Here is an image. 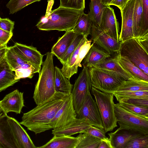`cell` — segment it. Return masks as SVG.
<instances>
[{
  "label": "cell",
  "mask_w": 148,
  "mask_h": 148,
  "mask_svg": "<svg viewBox=\"0 0 148 148\" xmlns=\"http://www.w3.org/2000/svg\"><path fill=\"white\" fill-rule=\"evenodd\" d=\"M69 96L56 92L49 100L24 113L20 123L36 134L52 129L51 120Z\"/></svg>",
  "instance_id": "cell-1"
},
{
  "label": "cell",
  "mask_w": 148,
  "mask_h": 148,
  "mask_svg": "<svg viewBox=\"0 0 148 148\" xmlns=\"http://www.w3.org/2000/svg\"><path fill=\"white\" fill-rule=\"evenodd\" d=\"M48 1L45 15L42 16L36 26L40 30H57L66 32L72 29L84 10H77L59 6L53 10V1Z\"/></svg>",
  "instance_id": "cell-2"
},
{
  "label": "cell",
  "mask_w": 148,
  "mask_h": 148,
  "mask_svg": "<svg viewBox=\"0 0 148 148\" xmlns=\"http://www.w3.org/2000/svg\"><path fill=\"white\" fill-rule=\"evenodd\" d=\"M39 73L35 85L33 98L38 105L49 100L56 92L55 89V71L53 63L54 54L48 52Z\"/></svg>",
  "instance_id": "cell-3"
},
{
  "label": "cell",
  "mask_w": 148,
  "mask_h": 148,
  "mask_svg": "<svg viewBox=\"0 0 148 148\" xmlns=\"http://www.w3.org/2000/svg\"><path fill=\"white\" fill-rule=\"evenodd\" d=\"M91 91L98 108L105 133L112 131L117 126L113 93L102 92L92 86Z\"/></svg>",
  "instance_id": "cell-4"
},
{
  "label": "cell",
  "mask_w": 148,
  "mask_h": 148,
  "mask_svg": "<svg viewBox=\"0 0 148 148\" xmlns=\"http://www.w3.org/2000/svg\"><path fill=\"white\" fill-rule=\"evenodd\" d=\"M92 86L103 92L114 93L126 80L121 76L111 71L97 67L89 69Z\"/></svg>",
  "instance_id": "cell-5"
},
{
  "label": "cell",
  "mask_w": 148,
  "mask_h": 148,
  "mask_svg": "<svg viewBox=\"0 0 148 148\" xmlns=\"http://www.w3.org/2000/svg\"><path fill=\"white\" fill-rule=\"evenodd\" d=\"M118 53L127 57L148 75V52L142 47L135 38L121 42Z\"/></svg>",
  "instance_id": "cell-6"
},
{
  "label": "cell",
  "mask_w": 148,
  "mask_h": 148,
  "mask_svg": "<svg viewBox=\"0 0 148 148\" xmlns=\"http://www.w3.org/2000/svg\"><path fill=\"white\" fill-rule=\"evenodd\" d=\"M115 116L119 127L116 130L126 129L148 134V119L134 114L118 103L114 104Z\"/></svg>",
  "instance_id": "cell-7"
},
{
  "label": "cell",
  "mask_w": 148,
  "mask_h": 148,
  "mask_svg": "<svg viewBox=\"0 0 148 148\" xmlns=\"http://www.w3.org/2000/svg\"><path fill=\"white\" fill-rule=\"evenodd\" d=\"M83 68L73 86L71 95L74 109L78 114L91 84L89 69L83 66Z\"/></svg>",
  "instance_id": "cell-8"
},
{
  "label": "cell",
  "mask_w": 148,
  "mask_h": 148,
  "mask_svg": "<svg viewBox=\"0 0 148 148\" xmlns=\"http://www.w3.org/2000/svg\"><path fill=\"white\" fill-rule=\"evenodd\" d=\"M76 118L88 119L93 126L103 129L100 113L96 102L88 91Z\"/></svg>",
  "instance_id": "cell-9"
},
{
  "label": "cell",
  "mask_w": 148,
  "mask_h": 148,
  "mask_svg": "<svg viewBox=\"0 0 148 148\" xmlns=\"http://www.w3.org/2000/svg\"><path fill=\"white\" fill-rule=\"evenodd\" d=\"M90 35L93 43L110 55L118 53L121 42L92 24Z\"/></svg>",
  "instance_id": "cell-10"
},
{
  "label": "cell",
  "mask_w": 148,
  "mask_h": 148,
  "mask_svg": "<svg viewBox=\"0 0 148 148\" xmlns=\"http://www.w3.org/2000/svg\"><path fill=\"white\" fill-rule=\"evenodd\" d=\"M76 116L77 114L74 107L71 94L51 120V125L53 129L64 128L69 125L76 118Z\"/></svg>",
  "instance_id": "cell-11"
},
{
  "label": "cell",
  "mask_w": 148,
  "mask_h": 148,
  "mask_svg": "<svg viewBox=\"0 0 148 148\" xmlns=\"http://www.w3.org/2000/svg\"><path fill=\"white\" fill-rule=\"evenodd\" d=\"M135 0H129L120 9L122 24L119 40L123 42L134 38L133 14Z\"/></svg>",
  "instance_id": "cell-12"
},
{
  "label": "cell",
  "mask_w": 148,
  "mask_h": 148,
  "mask_svg": "<svg viewBox=\"0 0 148 148\" xmlns=\"http://www.w3.org/2000/svg\"><path fill=\"white\" fill-rule=\"evenodd\" d=\"M98 28L116 40L119 41V23L116 19L114 10L110 5L107 6L105 8L100 24Z\"/></svg>",
  "instance_id": "cell-13"
},
{
  "label": "cell",
  "mask_w": 148,
  "mask_h": 148,
  "mask_svg": "<svg viewBox=\"0 0 148 148\" xmlns=\"http://www.w3.org/2000/svg\"><path fill=\"white\" fill-rule=\"evenodd\" d=\"M7 121L17 148H36L26 131L14 118L8 116Z\"/></svg>",
  "instance_id": "cell-14"
},
{
  "label": "cell",
  "mask_w": 148,
  "mask_h": 148,
  "mask_svg": "<svg viewBox=\"0 0 148 148\" xmlns=\"http://www.w3.org/2000/svg\"><path fill=\"white\" fill-rule=\"evenodd\" d=\"M10 47L23 60L41 69L44 55L36 48L18 42Z\"/></svg>",
  "instance_id": "cell-15"
},
{
  "label": "cell",
  "mask_w": 148,
  "mask_h": 148,
  "mask_svg": "<svg viewBox=\"0 0 148 148\" xmlns=\"http://www.w3.org/2000/svg\"><path fill=\"white\" fill-rule=\"evenodd\" d=\"M23 93L16 89L6 95L0 101V105L4 113L10 112L20 114L24 106Z\"/></svg>",
  "instance_id": "cell-16"
},
{
  "label": "cell",
  "mask_w": 148,
  "mask_h": 148,
  "mask_svg": "<svg viewBox=\"0 0 148 148\" xmlns=\"http://www.w3.org/2000/svg\"><path fill=\"white\" fill-rule=\"evenodd\" d=\"M110 56L111 55L92 43L83 60L82 65L88 69L96 67Z\"/></svg>",
  "instance_id": "cell-17"
},
{
  "label": "cell",
  "mask_w": 148,
  "mask_h": 148,
  "mask_svg": "<svg viewBox=\"0 0 148 148\" xmlns=\"http://www.w3.org/2000/svg\"><path fill=\"white\" fill-rule=\"evenodd\" d=\"M113 148H125L131 140L144 135L139 132L122 129L108 134Z\"/></svg>",
  "instance_id": "cell-18"
},
{
  "label": "cell",
  "mask_w": 148,
  "mask_h": 148,
  "mask_svg": "<svg viewBox=\"0 0 148 148\" xmlns=\"http://www.w3.org/2000/svg\"><path fill=\"white\" fill-rule=\"evenodd\" d=\"M92 125L90 122L84 118H76L67 126L61 129H53L52 134L57 136L73 135L83 132Z\"/></svg>",
  "instance_id": "cell-19"
},
{
  "label": "cell",
  "mask_w": 148,
  "mask_h": 148,
  "mask_svg": "<svg viewBox=\"0 0 148 148\" xmlns=\"http://www.w3.org/2000/svg\"><path fill=\"white\" fill-rule=\"evenodd\" d=\"M76 34L72 29L66 32L64 34L59 38L52 47L51 52L57 57L59 60L66 53Z\"/></svg>",
  "instance_id": "cell-20"
},
{
  "label": "cell",
  "mask_w": 148,
  "mask_h": 148,
  "mask_svg": "<svg viewBox=\"0 0 148 148\" xmlns=\"http://www.w3.org/2000/svg\"><path fill=\"white\" fill-rule=\"evenodd\" d=\"M8 116L0 119V148H17L7 121Z\"/></svg>",
  "instance_id": "cell-21"
},
{
  "label": "cell",
  "mask_w": 148,
  "mask_h": 148,
  "mask_svg": "<svg viewBox=\"0 0 148 148\" xmlns=\"http://www.w3.org/2000/svg\"><path fill=\"white\" fill-rule=\"evenodd\" d=\"M78 142L77 138L67 135L57 136L53 137L39 148H76Z\"/></svg>",
  "instance_id": "cell-22"
},
{
  "label": "cell",
  "mask_w": 148,
  "mask_h": 148,
  "mask_svg": "<svg viewBox=\"0 0 148 148\" xmlns=\"http://www.w3.org/2000/svg\"><path fill=\"white\" fill-rule=\"evenodd\" d=\"M13 71L4 58L0 65V92L19 81Z\"/></svg>",
  "instance_id": "cell-23"
},
{
  "label": "cell",
  "mask_w": 148,
  "mask_h": 148,
  "mask_svg": "<svg viewBox=\"0 0 148 148\" xmlns=\"http://www.w3.org/2000/svg\"><path fill=\"white\" fill-rule=\"evenodd\" d=\"M116 56L121 66L132 77L148 82V75L145 73L127 57L118 54Z\"/></svg>",
  "instance_id": "cell-24"
},
{
  "label": "cell",
  "mask_w": 148,
  "mask_h": 148,
  "mask_svg": "<svg viewBox=\"0 0 148 148\" xmlns=\"http://www.w3.org/2000/svg\"><path fill=\"white\" fill-rule=\"evenodd\" d=\"M55 89L56 92L70 96L71 94L73 85L71 83L69 79L64 75L61 69L55 66Z\"/></svg>",
  "instance_id": "cell-25"
},
{
  "label": "cell",
  "mask_w": 148,
  "mask_h": 148,
  "mask_svg": "<svg viewBox=\"0 0 148 148\" xmlns=\"http://www.w3.org/2000/svg\"><path fill=\"white\" fill-rule=\"evenodd\" d=\"M139 90L148 91V82L131 78L123 82L115 93Z\"/></svg>",
  "instance_id": "cell-26"
},
{
  "label": "cell",
  "mask_w": 148,
  "mask_h": 148,
  "mask_svg": "<svg viewBox=\"0 0 148 148\" xmlns=\"http://www.w3.org/2000/svg\"><path fill=\"white\" fill-rule=\"evenodd\" d=\"M92 22L88 14L84 12L81 14L72 29L75 33L88 37L91 32Z\"/></svg>",
  "instance_id": "cell-27"
},
{
  "label": "cell",
  "mask_w": 148,
  "mask_h": 148,
  "mask_svg": "<svg viewBox=\"0 0 148 148\" xmlns=\"http://www.w3.org/2000/svg\"><path fill=\"white\" fill-rule=\"evenodd\" d=\"M96 67L114 72L122 76L125 80L133 78L121 66L116 56L113 58H108L102 64Z\"/></svg>",
  "instance_id": "cell-28"
},
{
  "label": "cell",
  "mask_w": 148,
  "mask_h": 148,
  "mask_svg": "<svg viewBox=\"0 0 148 148\" xmlns=\"http://www.w3.org/2000/svg\"><path fill=\"white\" fill-rule=\"evenodd\" d=\"M88 14L93 24L98 27L100 24L103 11L107 5H103L101 0H90Z\"/></svg>",
  "instance_id": "cell-29"
},
{
  "label": "cell",
  "mask_w": 148,
  "mask_h": 148,
  "mask_svg": "<svg viewBox=\"0 0 148 148\" xmlns=\"http://www.w3.org/2000/svg\"><path fill=\"white\" fill-rule=\"evenodd\" d=\"M142 13V0H135L133 14L134 38L140 36Z\"/></svg>",
  "instance_id": "cell-30"
},
{
  "label": "cell",
  "mask_w": 148,
  "mask_h": 148,
  "mask_svg": "<svg viewBox=\"0 0 148 148\" xmlns=\"http://www.w3.org/2000/svg\"><path fill=\"white\" fill-rule=\"evenodd\" d=\"M76 137L78 142L76 148H97L101 140L86 133H80Z\"/></svg>",
  "instance_id": "cell-31"
},
{
  "label": "cell",
  "mask_w": 148,
  "mask_h": 148,
  "mask_svg": "<svg viewBox=\"0 0 148 148\" xmlns=\"http://www.w3.org/2000/svg\"><path fill=\"white\" fill-rule=\"evenodd\" d=\"M41 69L30 62L25 63L17 68L14 71L16 79L20 80L21 78H32L34 74L39 73Z\"/></svg>",
  "instance_id": "cell-32"
},
{
  "label": "cell",
  "mask_w": 148,
  "mask_h": 148,
  "mask_svg": "<svg viewBox=\"0 0 148 148\" xmlns=\"http://www.w3.org/2000/svg\"><path fill=\"white\" fill-rule=\"evenodd\" d=\"M91 40H87L82 46L75 62L69 73L67 78L69 79L74 74L77 73L78 67H82L81 63L86 55L91 46Z\"/></svg>",
  "instance_id": "cell-33"
},
{
  "label": "cell",
  "mask_w": 148,
  "mask_h": 148,
  "mask_svg": "<svg viewBox=\"0 0 148 148\" xmlns=\"http://www.w3.org/2000/svg\"><path fill=\"white\" fill-rule=\"evenodd\" d=\"M5 58L13 71L22 64L28 62L22 58L10 47H8Z\"/></svg>",
  "instance_id": "cell-34"
},
{
  "label": "cell",
  "mask_w": 148,
  "mask_h": 148,
  "mask_svg": "<svg viewBox=\"0 0 148 148\" xmlns=\"http://www.w3.org/2000/svg\"><path fill=\"white\" fill-rule=\"evenodd\" d=\"M118 103L127 110L141 117L148 119V107L139 106L120 100Z\"/></svg>",
  "instance_id": "cell-35"
},
{
  "label": "cell",
  "mask_w": 148,
  "mask_h": 148,
  "mask_svg": "<svg viewBox=\"0 0 148 148\" xmlns=\"http://www.w3.org/2000/svg\"><path fill=\"white\" fill-rule=\"evenodd\" d=\"M41 0H10L6 5L9 10L10 14L14 13L21 10L27 6Z\"/></svg>",
  "instance_id": "cell-36"
},
{
  "label": "cell",
  "mask_w": 148,
  "mask_h": 148,
  "mask_svg": "<svg viewBox=\"0 0 148 148\" xmlns=\"http://www.w3.org/2000/svg\"><path fill=\"white\" fill-rule=\"evenodd\" d=\"M117 100L137 98H148V91L139 90L113 93Z\"/></svg>",
  "instance_id": "cell-37"
},
{
  "label": "cell",
  "mask_w": 148,
  "mask_h": 148,
  "mask_svg": "<svg viewBox=\"0 0 148 148\" xmlns=\"http://www.w3.org/2000/svg\"><path fill=\"white\" fill-rule=\"evenodd\" d=\"M84 36L76 33L74 39L66 53L63 57L59 60L63 66L65 65L67 63L71 55L79 45Z\"/></svg>",
  "instance_id": "cell-38"
},
{
  "label": "cell",
  "mask_w": 148,
  "mask_h": 148,
  "mask_svg": "<svg viewBox=\"0 0 148 148\" xmlns=\"http://www.w3.org/2000/svg\"><path fill=\"white\" fill-rule=\"evenodd\" d=\"M125 148H148V134H144L131 140Z\"/></svg>",
  "instance_id": "cell-39"
},
{
  "label": "cell",
  "mask_w": 148,
  "mask_h": 148,
  "mask_svg": "<svg viewBox=\"0 0 148 148\" xmlns=\"http://www.w3.org/2000/svg\"><path fill=\"white\" fill-rule=\"evenodd\" d=\"M60 7L77 10H84L85 0H60Z\"/></svg>",
  "instance_id": "cell-40"
},
{
  "label": "cell",
  "mask_w": 148,
  "mask_h": 148,
  "mask_svg": "<svg viewBox=\"0 0 148 148\" xmlns=\"http://www.w3.org/2000/svg\"><path fill=\"white\" fill-rule=\"evenodd\" d=\"M142 1L143 13L140 36L148 33V0H142Z\"/></svg>",
  "instance_id": "cell-41"
},
{
  "label": "cell",
  "mask_w": 148,
  "mask_h": 148,
  "mask_svg": "<svg viewBox=\"0 0 148 148\" xmlns=\"http://www.w3.org/2000/svg\"><path fill=\"white\" fill-rule=\"evenodd\" d=\"M86 133L92 136L102 139L107 137L105 135V133L103 129L92 125L85 130L83 133Z\"/></svg>",
  "instance_id": "cell-42"
},
{
  "label": "cell",
  "mask_w": 148,
  "mask_h": 148,
  "mask_svg": "<svg viewBox=\"0 0 148 148\" xmlns=\"http://www.w3.org/2000/svg\"><path fill=\"white\" fill-rule=\"evenodd\" d=\"M14 22L8 18L0 19V29L6 31L12 32L14 28Z\"/></svg>",
  "instance_id": "cell-43"
},
{
  "label": "cell",
  "mask_w": 148,
  "mask_h": 148,
  "mask_svg": "<svg viewBox=\"0 0 148 148\" xmlns=\"http://www.w3.org/2000/svg\"><path fill=\"white\" fill-rule=\"evenodd\" d=\"M121 101L136 106L148 107V98H137L125 99Z\"/></svg>",
  "instance_id": "cell-44"
},
{
  "label": "cell",
  "mask_w": 148,
  "mask_h": 148,
  "mask_svg": "<svg viewBox=\"0 0 148 148\" xmlns=\"http://www.w3.org/2000/svg\"><path fill=\"white\" fill-rule=\"evenodd\" d=\"M12 35L13 32H9L0 29V45L6 46Z\"/></svg>",
  "instance_id": "cell-45"
},
{
  "label": "cell",
  "mask_w": 148,
  "mask_h": 148,
  "mask_svg": "<svg viewBox=\"0 0 148 148\" xmlns=\"http://www.w3.org/2000/svg\"><path fill=\"white\" fill-rule=\"evenodd\" d=\"M135 38L142 47L148 52V33L143 36Z\"/></svg>",
  "instance_id": "cell-46"
},
{
  "label": "cell",
  "mask_w": 148,
  "mask_h": 148,
  "mask_svg": "<svg viewBox=\"0 0 148 148\" xmlns=\"http://www.w3.org/2000/svg\"><path fill=\"white\" fill-rule=\"evenodd\" d=\"M101 140V142L97 148H113L109 138L108 137Z\"/></svg>",
  "instance_id": "cell-47"
},
{
  "label": "cell",
  "mask_w": 148,
  "mask_h": 148,
  "mask_svg": "<svg viewBox=\"0 0 148 148\" xmlns=\"http://www.w3.org/2000/svg\"><path fill=\"white\" fill-rule=\"evenodd\" d=\"M129 0H112L109 5H113L121 9Z\"/></svg>",
  "instance_id": "cell-48"
},
{
  "label": "cell",
  "mask_w": 148,
  "mask_h": 148,
  "mask_svg": "<svg viewBox=\"0 0 148 148\" xmlns=\"http://www.w3.org/2000/svg\"><path fill=\"white\" fill-rule=\"evenodd\" d=\"M7 47L6 46L0 48V65L5 58Z\"/></svg>",
  "instance_id": "cell-49"
},
{
  "label": "cell",
  "mask_w": 148,
  "mask_h": 148,
  "mask_svg": "<svg viewBox=\"0 0 148 148\" xmlns=\"http://www.w3.org/2000/svg\"><path fill=\"white\" fill-rule=\"evenodd\" d=\"M101 2L104 5H109V4L112 0H101Z\"/></svg>",
  "instance_id": "cell-50"
},
{
  "label": "cell",
  "mask_w": 148,
  "mask_h": 148,
  "mask_svg": "<svg viewBox=\"0 0 148 148\" xmlns=\"http://www.w3.org/2000/svg\"><path fill=\"white\" fill-rule=\"evenodd\" d=\"M6 115L7 114H6L4 113L0 105V119Z\"/></svg>",
  "instance_id": "cell-51"
},
{
  "label": "cell",
  "mask_w": 148,
  "mask_h": 148,
  "mask_svg": "<svg viewBox=\"0 0 148 148\" xmlns=\"http://www.w3.org/2000/svg\"><path fill=\"white\" fill-rule=\"evenodd\" d=\"M6 46H3L1 45H0V48L2 47H5Z\"/></svg>",
  "instance_id": "cell-52"
},
{
  "label": "cell",
  "mask_w": 148,
  "mask_h": 148,
  "mask_svg": "<svg viewBox=\"0 0 148 148\" xmlns=\"http://www.w3.org/2000/svg\"><path fill=\"white\" fill-rule=\"evenodd\" d=\"M1 18V17H0V19Z\"/></svg>",
  "instance_id": "cell-53"
}]
</instances>
